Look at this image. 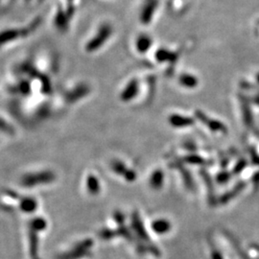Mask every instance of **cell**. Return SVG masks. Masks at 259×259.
Instances as JSON below:
<instances>
[{
  "mask_svg": "<svg viewBox=\"0 0 259 259\" xmlns=\"http://www.w3.org/2000/svg\"><path fill=\"white\" fill-rule=\"evenodd\" d=\"M93 93L92 85L87 82H79L69 87L63 93V99L68 105H76L82 102Z\"/></svg>",
  "mask_w": 259,
  "mask_h": 259,
  "instance_id": "cell-3",
  "label": "cell"
},
{
  "mask_svg": "<svg viewBox=\"0 0 259 259\" xmlns=\"http://www.w3.org/2000/svg\"><path fill=\"white\" fill-rule=\"evenodd\" d=\"M71 12V10L62 9L59 8L56 12L55 17H54V24L55 27L61 31V32H65L68 28V24H69V16L68 14Z\"/></svg>",
  "mask_w": 259,
  "mask_h": 259,
  "instance_id": "cell-6",
  "label": "cell"
},
{
  "mask_svg": "<svg viewBox=\"0 0 259 259\" xmlns=\"http://www.w3.org/2000/svg\"><path fill=\"white\" fill-rule=\"evenodd\" d=\"M139 93V83L136 79H132L122 89L119 99L123 103H129L135 99L137 94Z\"/></svg>",
  "mask_w": 259,
  "mask_h": 259,
  "instance_id": "cell-5",
  "label": "cell"
},
{
  "mask_svg": "<svg viewBox=\"0 0 259 259\" xmlns=\"http://www.w3.org/2000/svg\"><path fill=\"white\" fill-rule=\"evenodd\" d=\"M41 18H35L31 22L23 26L4 28L0 30V49L11 47L17 42L32 36L41 24Z\"/></svg>",
  "mask_w": 259,
  "mask_h": 259,
  "instance_id": "cell-1",
  "label": "cell"
},
{
  "mask_svg": "<svg viewBox=\"0 0 259 259\" xmlns=\"http://www.w3.org/2000/svg\"><path fill=\"white\" fill-rule=\"evenodd\" d=\"M55 180V174L50 170H41L25 174L22 177V184L25 186L46 185Z\"/></svg>",
  "mask_w": 259,
  "mask_h": 259,
  "instance_id": "cell-4",
  "label": "cell"
},
{
  "mask_svg": "<svg viewBox=\"0 0 259 259\" xmlns=\"http://www.w3.org/2000/svg\"><path fill=\"white\" fill-rule=\"evenodd\" d=\"M149 47V39L144 36L138 37L136 41V47L139 53H143Z\"/></svg>",
  "mask_w": 259,
  "mask_h": 259,
  "instance_id": "cell-7",
  "label": "cell"
},
{
  "mask_svg": "<svg viewBox=\"0 0 259 259\" xmlns=\"http://www.w3.org/2000/svg\"><path fill=\"white\" fill-rule=\"evenodd\" d=\"M88 185H89V187H90L91 191H93L94 193H95V192L98 190V188H99V182H98L97 178L95 176H93V175H90L89 178H88Z\"/></svg>",
  "mask_w": 259,
  "mask_h": 259,
  "instance_id": "cell-8",
  "label": "cell"
},
{
  "mask_svg": "<svg viewBox=\"0 0 259 259\" xmlns=\"http://www.w3.org/2000/svg\"><path fill=\"white\" fill-rule=\"evenodd\" d=\"M113 32H114V28L111 22L109 21L101 22L97 27L95 28V31L91 35V37L85 40L83 45L84 53L91 54V55L98 53L111 40Z\"/></svg>",
  "mask_w": 259,
  "mask_h": 259,
  "instance_id": "cell-2",
  "label": "cell"
}]
</instances>
